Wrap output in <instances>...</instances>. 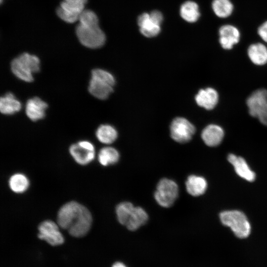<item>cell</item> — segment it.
Wrapping results in <instances>:
<instances>
[{
	"instance_id": "cell-1",
	"label": "cell",
	"mask_w": 267,
	"mask_h": 267,
	"mask_svg": "<svg viewBox=\"0 0 267 267\" xmlns=\"http://www.w3.org/2000/svg\"><path fill=\"white\" fill-rule=\"evenodd\" d=\"M57 221L58 225L68 230L70 235L81 237L90 229L92 217L86 207L76 201H71L60 208L57 214Z\"/></svg>"
},
{
	"instance_id": "cell-2",
	"label": "cell",
	"mask_w": 267,
	"mask_h": 267,
	"mask_svg": "<svg viewBox=\"0 0 267 267\" xmlns=\"http://www.w3.org/2000/svg\"><path fill=\"white\" fill-rule=\"evenodd\" d=\"M79 21L76 33L80 43L91 48L101 47L105 43L106 38L99 27L98 19L95 13L90 10L84 9Z\"/></svg>"
},
{
	"instance_id": "cell-3",
	"label": "cell",
	"mask_w": 267,
	"mask_h": 267,
	"mask_svg": "<svg viewBox=\"0 0 267 267\" xmlns=\"http://www.w3.org/2000/svg\"><path fill=\"white\" fill-rule=\"evenodd\" d=\"M115 83V78L110 73L101 69H94L91 71L88 89L96 98L104 100L113 92Z\"/></svg>"
},
{
	"instance_id": "cell-4",
	"label": "cell",
	"mask_w": 267,
	"mask_h": 267,
	"mask_svg": "<svg viewBox=\"0 0 267 267\" xmlns=\"http://www.w3.org/2000/svg\"><path fill=\"white\" fill-rule=\"evenodd\" d=\"M40 61L34 55L23 53L14 58L11 63L13 73L19 79L31 82L34 80L33 74L39 72Z\"/></svg>"
},
{
	"instance_id": "cell-5",
	"label": "cell",
	"mask_w": 267,
	"mask_h": 267,
	"mask_svg": "<svg viewBox=\"0 0 267 267\" xmlns=\"http://www.w3.org/2000/svg\"><path fill=\"white\" fill-rule=\"evenodd\" d=\"M222 223L229 227L235 235L239 238L247 237L251 232V226L245 215L240 211H225L220 213Z\"/></svg>"
},
{
	"instance_id": "cell-6",
	"label": "cell",
	"mask_w": 267,
	"mask_h": 267,
	"mask_svg": "<svg viewBox=\"0 0 267 267\" xmlns=\"http://www.w3.org/2000/svg\"><path fill=\"white\" fill-rule=\"evenodd\" d=\"M178 195V187L174 180L165 178L158 183L154 198L157 203L162 207L172 206Z\"/></svg>"
},
{
	"instance_id": "cell-7",
	"label": "cell",
	"mask_w": 267,
	"mask_h": 267,
	"mask_svg": "<svg viewBox=\"0 0 267 267\" xmlns=\"http://www.w3.org/2000/svg\"><path fill=\"white\" fill-rule=\"evenodd\" d=\"M195 132V128L193 125L184 118H176L171 124V136L175 141L179 143L189 141Z\"/></svg>"
},
{
	"instance_id": "cell-8",
	"label": "cell",
	"mask_w": 267,
	"mask_h": 267,
	"mask_svg": "<svg viewBox=\"0 0 267 267\" xmlns=\"http://www.w3.org/2000/svg\"><path fill=\"white\" fill-rule=\"evenodd\" d=\"M69 152L75 161L82 165L91 162L95 156L93 145L87 140L80 141L71 145L69 148Z\"/></svg>"
},
{
	"instance_id": "cell-9",
	"label": "cell",
	"mask_w": 267,
	"mask_h": 267,
	"mask_svg": "<svg viewBox=\"0 0 267 267\" xmlns=\"http://www.w3.org/2000/svg\"><path fill=\"white\" fill-rule=\"evenodd\" d=\"M58 225L50 220L41 222L38 227V237L45 240L52 246H57L64 242V237L60 231Z\"/></svg>"
},
{
	"instance_id": "cell-10",
	"label": "cell",
	"mask_w": 267,
	"mask_h": 267,
	"mask_svg": "<svg viewBox=\"0 0 267 267\" xmlns=\"http://www.w3.org/2000/svg\"><path fill=\"white\" fill-rule=\"evenodd\" d=\"M246 104L251 116L257 117L267 105V90L258 89L248 97Z\"/></svg>"
},
{
	"instance_id": "cell-11",
	"label": "cell",
	"mask_w": 267,
	"mask_h": 267,
	"mask_svg": "<svg viewBox=\"0 0 267 267\" xmlns=\"http://www.w3.org/2000/svg\"><path fill=\"white\" fill-rule=\"evenodd\" d=\"M219 34L220 44L224 49H231L240 40L239 31L231 25L227 24L221 27Z\"/></svg>"
},
{
	"instance_id": "cell-12",
	"label": "cell",
	"mask_w": 267,
	"mask_h": 267,
	"mask_svg": "<svg viewBox=\"0 0 267 267\" xmlns=\"http://www.w3.org/2000/svg\"><path fill=\"white\" fill-rule=\"evenodd\" d=\"M196 103L207 110L214 109L218 103L219 94L212 88L201 89L195 97Z\"/></svg>"
},
{
	"instance_id": "cell-13",
	"label": "cell",
	"mask_w": 267,
	"mask_h": 267,
	"mask_svg": "<svg viewBox=\"0 0 267 267\" xmlns=\"http://www.w3.org/2000/svg\"><path fill=\"white\" fill-rule=\"evenodd\" d=\"M47 107L46 102L38 97H34L27 101L26 114L30 120L36 121L44 118Z\"/></svg>"
},
{
	"instance_id": "cell-14",
	"label": "cell",
	"mask_w": 267,
	"mask_h": 267,
	"mask_svg": "<svg viewBox=\"0 0 267 267\" xmlns=\"http://www.w3.org/2000/svg\"><path fill=\"white\" fill-rule=\"evenodd\" d=\"M222 128L216 124H210L202 131L201 137L204 142L208 146L214 147L219 145L224 137Z\"/></svg>"
},
{
	"instance_id": "cell-15",
	"label": "cell",
	"mask_w": 267,
	"mask_h": 267,
	"mask_svg": "<svg viewBox=\"0 0 267 267\" xmlns=\"http://www.w3.org/2000/svg\"><path fill=\"white\" fill-rule=\"evenodd\" d=\"M137 24L140 33L145 37L152 38L158 35L161 31L160 25L150 17V14L143 13L139 16Z\"/></svg>"
},
{
	"instance_id": "cell-16",
	"label": "cell",
	"mask_w": 267,
	"mask_h": 267,
	"mask_svg": "<svg viewBox=\"0 0 267 267\" xmlns=\"http://www.w3.org/2000/svg\"><path fill=\"white\" fill-rule=\"evenodd\" d=\"M228 161L233 166L237 174L249 181H253L256 175L249 167L245 160L241 157L230 154L227 157Z\"/></svg>"
},
{
	"instance_id": "cell-17",
	"label": "cell",
	"mask_w": 267,
	"mask_h": 267,
	"mask_svg": "<svg viewBox=\"0 0 267 267\" xmlns=\"http://www.w3.org/2000/svg\"><path fill=\"white\" fill-rule=\"evenodd\" d=\"M185 186L188 194L193 196H198L205 193L207 183L202 177L190 175L186 179Z\"/></svg>"
},
{
	"instance_id": "cell-18",
	"label": "cell",
	"mask_w": 267,
	"mask_h": 267,
	"mask_svg": "<svg viewBox=\"0 0 267 267\" xmlns=\"http://www.w3.org/2000/svg\"><path fill=\"white\" fill-rule=\"evenodd\" d=\"M21 102L11 92H7L0 99V110L5 115H12L20 110Z\"/></svg>"
},
{
	"instance_id": "cell-19",
	"label": "cell",
	"mask_w": 267,
	"mask_h": 267,
	"mask_svg": "<svg viewBox=\"0 0 267 267\" xmlns=\"http://www.w3.org/2000/svg\"><path fill=\"white\" fill-rule=\"evenodd\" d=\"M247 53L251 61L257 65H263L267 63V47L262 43L251 44Z\"/></svg>"
},
{
	"instance_id": "cell-20",
	"label": "cell",
	"mask_w": 267,
	"mask_h": 267,
	"mask_svg": "<svg viewBox=\"0 0 267 267\" xmlns=\"http://www.w3.org/2000/svg\"><path fill=\"white\" fill-rule=\"evenodd\" d=\"M148 219L147 213L142 208L134 207L126 226L129 230L134 231L144 225Z\"/></svg>"
},
{
	"instance_id": "cell-21",
	"label": "cell",
	"mask_w": 267,
	"mask_h": 267,
	"mask_svg": "<svg viewBox=\"0 0 267 267\" xmlns=\"http://www.w3.org/2000/svg\"><path fill=\"white\" fill-rule=\"evenodd\" d=\"M180 14L188 22L197 21L200 15L198 4L193 1H185L180 6Z\"/></svg>"
},
{
	"instance_id": "cell-22",
	"label": "cell",
	"mask_w": 267,
	"mask_h": 267,
	"mask_svg": "<svg viewBox=\"0 0 267 267\" xmlns=\"http://www.w3.org/2000/svg\"><path fill=\"white\" fill-rule=\"evenodd\" d=\"M96 136L98 140L104 144H111L117 138L116 130L112 126L107 124L101 125L96 131Z\"/></svg>"
},
{
	"instance_id": "cell-23",
	"label": "cell",
	"mask_w": 267,
	"mask_h": 267,
	"mask_svg": "<svg viewBox=\"0 0 267 267\" xmlns=\"http://www.w3.org/2000/svg\"><path fill=\"white\" fill-rule=\"evenodd\" d=\"M120 155L118 151L114 148L108 146L102 148L98 155V160L101 165L108 166L117 163Z\"/></svg>"
},
{
	"instance_id": "cell-24",
	"label": "cell",
	"mask_w": 267,
	"mask_h": 267,
	"mask_svg": "<svg viewBox=\"0 0 267 267\" xmlns=\"http://www.w3.org/2000/svg\"><path fill=\"white\" fill-rule=\"evenodd\" d=\"M212 7L215 14L220 18H226L232 13L233 5L230 0H213Z\"/></svg>"
},
{
	"instance_id": "cell-25",
	"label": "cell",
	"mask_w": 267,
	"mask_h": 267,
	"mask_svg": "<svg viewBox=\"0 0 267 267\" xmlns=\"http://www.w3.org/2000/svg\"><path fill=\"white\" fill-rule=\"evenodd\" d=\"M9 185L10 189L17 193L25 191L29 185V181L27 178L22 174H15L12 175L9 180Z\"/></svg>"
},
{
	"instance_id": "cell-26",
	"label": "cell",
	"mask_w": 267,
	"mask_h": 267,
	"mask_svg": "<svg viewBox=\"0 0 267 267\" xmlns=\"http://www.w3.org/2000/svg\"><path fill=\"white\" fill-rule=\"evenodd\" d=\"M134 206L129 202H123L119 204L116 208V213L118 222L126 225Z\"/></svg>"
},
{
	"instance_id": "cell-27",
	"label": "cell",
	"mask_w": 267,
	"mask_h": 267,
	"mask_svg": "<svg viewBox=\"0 0 267 267\" xmlns=\"http://www.w3.org/2000/svg\"><path fill=\"white\" fill-rule=\"evenodd\" d=\"M87 0H63V2L69 7L82 12Z\"/></svg>"
},
{
	"instance_id": "cell-28",
	"label": "cell",
	"mask_w": 267,
	"mask_h": 267,
	"mask_svg": "<svg viewBox=\"0 0 267 267\" xmlns=\"http://www.w3.org/2000/svg\"><path fill=\"white\" fill-rule=\"evenodd\" d=\"M258 33L263 40L267 43V21L265 22L259 27Z\"/></svg>"
},
{
	"instance_id": "cell-29",
	"label": "cell",
	"mask_w": 267,
	"mask_h": 267,
	"mask_svg": "<svg viewBox=\"0 0 267 267\" xmlns=\"http://www.w3.org/2000/svg\"><path fill=\"white\" fill-rule=\"evenodd\" d=\"M151 18L157 24L161 25L163 21L162 14L158 10L152 11L150 13Z\"/></svg>"
},
{
	"instance_id": "cell-30",
	"label": "cell",
	"mask_w": 267,
	"mask_h": 267,
	"mask_svg": "<svg viewBox=\"0 0 267 267\" xmlns=\"http://www.w3.org/2000/svg\"><path fill=\"white\" fill-rule=\"evenodd\" d=\"M259 121L264 125L267 126V105L257 117Z\"/></svg>"
},
{
	"instance_id": "cell-31",
	"label": "cell",
	"mask_w": 267,
	"mask_h": 267,
	"mask_svg": "<svg viewBox=\"0 0 267 267\" xmlns=\"http://www.w3.org/2000/svg\"><path fill=\"white\" fill-rule=\"evenodd\" d=\"M112 267H127L122 263L116 262L113 265Z\"/></svg>"
},
{
	"instance_id": "cell-32",
	"label": "cell",
	"mask_w": 267,
	"mask_h": 267,
	"mask_svg": "<svg viewBox=\"0 0 267 267\" xmlns=\"http://www.w3.org/2000/svg\"></svg>"
}]
</instances>
